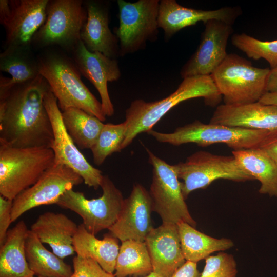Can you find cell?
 <instances>
[{"label":"cell","instance_id":"1","mask_svg":"<svg viewBox=\"0 0 277 277\" xmlns=\"http://www.w3.org/2000/svg\"><path fill=\"white\" fill-rule=\"evenodd\" d=\"M50 89L40 74L0 91V144L16 148L49 147L52 126L44 105Z\"/></svg>","mask_w":277,"mask_h":277},{"label":"cell","instance_id":"2","mask_svg":"<svg viewBox=\"0 0 277 277\" xmlns=\"http://www.w3.org/2000/svg\"><path fill=\"white\" fill-rule=\"evenodd\" d=\"M203 97L206 105L215 106L222 96L211 75H196L183 78L176 90L167 97L146 102L132 101L125 111L126 133L122 150L142 132H147L173 107L185 101Z\"/></svg>","mask_w":277,"mask_h":277},{"label":"cell","instance_id":"3","mask_svg":"<svg viewBox=\"0 0 277 277\" xmlns=\"http://www.w3.org/2000/svg\"><path fill=\"white\" fill-rule=\"evenodd\" d=\"M39 74L46 80L57 98L61 111L77 108L105 121L101 103L82 81L74 62L67 56L48 52L37 57Z\"/></svg>","mask_w":277,"mask_h":277},{"label":"cell","instance_id":"4","mask_svg":"<svg viewBox=\"0 0 277 277\" xmlns=\"http://www.w3.org/2000/svg\"><path fill=\"white\" fill-rule=\"evenodd\" d=\"M147 133L159 142L174 146L195 143L205 147L222 143L233 150L261 148L269 140L275 137L268 131L207 124L198 120L179 127L171 133H162L151 129Z\"/></svg>","mask_w":277,"mask_h":277},{"label":"cell","instance_id":"5","mask_svg":"<svg viewBox=\"0 0 277 277\" xmlns=\"http://www.w3.org/2000/svg\"><path fill=\"white\" fill-rule=\"evenodd\" d=\"M49 147L16 148L0 144V194L13 200L34 185L54 163Z\"/></svg>","mask_w":277,"mask_h":277},{"label":"cell","instance_id":"6","mask_svg":"<svg viewBox=\"0 0 277 277\" xmlns=\"http://www.w3.org/2000/svg\"><path fill=\"white\" fill-rule=\"evenodd\" d=\"M270 70L254 67L246 58L230 53L210 75L224 104L243 105L259 101L267 92Z\"/></svg>","mask_w":277,"mask_h":277},{"label":"cell","instance_id":"7","mask_svg":"<svg viewBox=\"0 0 277 277\" xmlns=\"http://www.w3.org/2000/svg\"><path fill=\"white\" fill-rule=\"evenodd\" d=\"M173 166L178 178L183 180L181 187L185 200L191 192L205 189L216 180L235 182L255 180L233 155H220L205 151H197Z\"/></svg>","mask_w":277,"mask_h":277},{"label":"cell","instance_id":"8","mask_svg":"<svg viewBox=\"0 0 277 277\" xmlns=\"http://www.w3.org/2000/svg\"><path fill=\"white\" fill-rule=\"evenodd\" d=\"M100 187L103 194L98 198L87 199L83 193L71 189L64 193L55 204L78 214L85 228L94 235L114 224L124 201L121 191L108 175H103Z\"/></svg>","mask_w":277,"mask_h":277},{"label":"cell","instance_id":"9","mask_svg":"<svg viewBox=\"0 0 277 277\" xmlns=\"http://www.w3.org/2000/svg\"><path fill=\"white\" fill-rule=\"evenodd\" d=\"M87 18L83 1H49L46 21L34 35L32 44L39 47L58 46L72 51L81 41Z\"/></svg>","mask_w":277,"mask_h":277},{"label":"cell","instance_id":"10","mask_svg":"<svg viewBox=\"0 0 277 277\" xmlns=\"http://www.w3.org/2000/svg\"><path fill=\"white\" fill-rule=\"evenodd\" d=\"M146 150L149 163L153 167L149 191L153 211L160 215L163 223L184 222L195 228L196 223L190 214L173 165L168 164L148 148Z\"/></svg>","mask_w":277,"mask_h":277},{"label":"cell","instance_id":"11","mask_svg":"<svg viewBox=\"0 0 277 277\" xmlns=\"http://www.w3.org/2000/svg\"><path fill=\"white\" fill-rule=\"evenodd\" d=\"M119 26L115 31L120 56L144 49L159 33V0H139L131 3L118 0Z\"/></svg>","mask_w":277,"mask_h":277},{"label":"cell","instance_id":"12","mask_svg":"<svg viewBox=\"0 0 277 277\" xmlns=\"http://www.w3.org/2000/svg\"><path fill=\"white\" fill-rule=\"evenodd\" d=\"M49 0H1L0 23L6 32L5 48H31L45 23Z\"/></svg>","mask_w":277,"mask_h":277},{"label":"cell","instance_id":"13","mask_svg":"<svg viewBox=\"0 0 277 277\" xmlns=\"http://www.w3.org/2000/svg\"><path fill=\"white\" fill-rule=\"evenodd\" d=\"M83 182L81 176L72 169L54 162L34 185L13 200L12 222L33 208L56 204L64 193Z\"/></svg>","mask_w":277,"mask_h":277},{"label":"cell","instance_id":"14","mask_svg":"<svg viewBox=\"0 0 277 277\" xmlns=\"http://www.w3.org/2000/svg\"><path fill=\"white\" fill-rule=\"evenodd\" d=\"M44 102L53 128L51 148L54 153V162L70 168L81 176L86 185L97 189L104 175L87 161L69 135L63 122L57 98L50 89L46 93Z\"/></svg>","mask_w":277,"mask_h":277},{"label":"cell","instance_id":"15","mask_svg":"<svg viewBox=\"0 0 277 277\" xmlns=\"http://www.w3.org/2000/svg\"><path fill=\"white\" fill-rule=\"evenodd\" d=\"M200 44L180 70L183 79L196 75H210L228 54L226 48L232 34V25L217 20L206 22Z\"/></svg>","mask_w":277,"mask_h":277},{"label":"cell","instance_id":"16","mask_svg":"<svg viewBox=\"0 0 277 277\" xmlns=\"http://www.w3.org/2000/svg\"><path fill=\"white\" fill-rule=\"evenodd\" d=\"M152 201L143 186L133 185L130 195L124 199L118 218L109 229L111 235L122 242L126 240L144 242L153 228Z\"/></svg>","mask_w":277,"mask_h":277},{"label":"cell","instance_id":"17","mask_svg":"<svg viewBox=\"0 0 277 277\" xmlns=\"http://www.w3.org/2000/svg\"><path fill=\"white\" fill-rule=\"evenodd\" d=\"M240 7H224L216 10H205L184 7L175 0L160 1L158 26L163 30L165 39L168 40L181 29L196 25L217 20L232 25L242 15Z\"/></svg>","mask_w":277,"mask_h":277},{"label":"cell","instance_id":"18","mask_svg":"<svg viewBox=\"0 0 277 277\" xmlns=\"http://www.w3.org/2000/svg\"><path fill=\"white\" fill-rule=\"evenodd\" d=\"M72 52L74 62L80 73L97 90L104 114L106 116H111L114 114V109L109 94L107 83L118 81L121 76L117 60L99 52L89 51L81 40Z\"/></svg>","mask_w":277,"mask_h":277},{"label":"cell","instance_id":"19","mask_svg":"<svg viewBox=\"0 0 277 277\" xmlns=\"http://www.w3.org/2000/svg\"><path fill=\"white\" fill-rule=\"evenodd\" d=\"M153 272L171 277L186 261L183 255L176 224L164 223L153 228L145 238Z\"/></svg>","mask_w":277,"mask_h":277},{"label":"cell","instance_id":"20","mask_svg":"<svg viewBox=\"0 0 277 277\" xmlns=\"http://www.w3.org/2000/svg\"><path fill=\"white\" fill-rule=\"evenodd\" d=\"M209 123L268 131L277 137V106L259 101L243 105H220Z\"/></svg>","mask_w":277,"mask_h":277},{"label":"cell","instance_id":"21","mask_svg":"<svg viewBox=\"0 0 277 277\" xmlns=\"http://www.w3.org/2000/svg\"><path fill=\"white\" fill-rule=\"evenodd\" d=\"M84 4L87 18L81 40L89 51L116 59L120 56L119 41L109 28L108 7L98 1H87Z\"/></svg>","mask_w":277,"mask_h":277},{"label":"cell","instance_id":"22","mask_svg":"<svg viewBox=\"0 0 277 277\" xmlns=\"http://www.w3.org/2000/svg\"><path fill=\"white\" fill-rule=\"evenodd\" d=\"M78 226L66 215L46 212L40 215L30 230L42 243L48 244L52 252L61 259L73 254V238Z\"/></svg>","mask_w":277,"mask_h":277},{"label":"cell","instance_id":"23","mask_svg":"<svg viewBox=\"0 0 277 277\" xmlns=\"http://www.w3.org/2000/svg\"><path fill=\"white\" fill-rule=\"evenodd\" d=\"M29 230L24 221L7 232L0 246V277H34L27 261L25 243Z\"/></svg>","mask_w":277,"mask_h":277},{"label":"cell","instance_id":"24","mask_svg":"<svg viewBox=\"0 0 277 277\" xmlns=\"http://www.w3.org/2000/svg\"><path fill=\"white\" fill-rule=\"evenodd\" d=\"M73 246L77 255L96 261L106 271L113 273L120 246L117 239L112 235L99 240L89 232L82 223L73 238Z\"/></svg>","mask_w":277,"mask_h":277},{"label":"cell","instance_id":"25","mask_svg":"<svg viewBox=\"0 0 277 277\" xmlns=\"http://www.w3.org/2000/svg\"><path fill=\"white\" fill-rule=\"evenodd\" d=\"M232 154L239 164L260 182V193L277 197V165L263 149L233 150Z\"/></svg>","mask_w":277,"mask_h":277},{"label":"cell","instance_id":"26","mask_svg":"<svg viewBox=\"0 0 277 277\" xmlns=\"http://www.w3.org/2000/svg\"><path fill=\"white\" fill-rule=\"evenodd\" d=\"M0 70L11 76L10 78L1 76L0 91L33 80L40 75L38 59L33 55L31 48H5L0 54Z\"/></svg>","mask_w":277,"mask_h":277},{"label":"cell","instance_id":"27","mask_svg":"<svg viewBox=\"0 0 277 277\" xmlns=\"http://www.w3.org/2000/svg\"><path fill=\"white\" fill-rule=\"evenodd\" d=\"M176 224L182 251L186 261L197 263L205 260L212 253L225 251L234 246L231 239L209 236L184 222Z\"/></svg>","mask_w":277,"mask_h":277},{"label":"cell","instance_id":"28","mask_svg":"<svg viewBox=\"0 0 277 277\" xmlns=\"http://www.w3.org/2000/svg\"><path fill=\"white\" fill-rule=\"evenodd\" d=\"M35 234L29 230L25 243L27 262L39 277H71V266L53 252L47 250Z\"/></svg>","mask_w":277,"mask_h":277},{"label":"cell","instance_id":"29","mask_svg":"<svg viewBox=\"0 0 277 277\" xmlns=\"http://www.w3.org/2000/svg\"><path fill=\"white\" fill-rule=\"evenodd\" d=\"M62 116L67 132L79 149H90L105 124L96 117L77 108L65 110Z\"/></svg>","mask_w":277,"mask_h":277},{"label":"cell","instance_id":"30","mask_svg":"<svg viewBox=\"0 0 277 277\" xmlns=\"http://www.w3.org/2000/svg\"><path fill=\"white\" fill-rule=\"evenodd\" d=\"M152 272V265L145 242H122L116 259L115 277L145 275Z\"/></svg>","mask_w":277,"mask_h":277},{"label":"cell","instance_id":"31","mask_svg":"<svg viewBox=\"0 0 277 277\" xmlns=\"http://www.w3.org/2000/svg\"><path fill=\"white\" fill-rule=\"evenodd\" d=\"M125 133L124 122L118 124H104L97 140L90 149L95 164L101 165L108 156L122 150Z\"/></svg>","mask_w":277,"mask_h":277},{"label":"cell","instance_id":"32","mask_svg":"<svg viewBox=\"0 0 277 277\" xmlns=\"http://www.w3.org/2000/svg\"><path fill=\"white\" fill-rule=\"evenodd\" d=\"M231 39L232 44L248 57L254 60L263 58L270 69L277 67V40L262 41L244 33L233 34Z\"/></svg>","mask_w":277,"mask_h":277},{"label":"cell","instance_id":"33","mask_svg":"<svg viewBox=\"0 0 277 277\" xmlns=\"http://www.w3.org/2000/svg\"><path fill=\"white\" fill-rule=\"evenodd\" d=\"M237 265L232 254L220 252L205 259L200 277H236Z\"/></svg>","mask_w":277,"mask_h":277},{"label":"cell","instance_id":"34","mask_svg":"<svg viewBox=\"0 0 277 277\" xmlns=\"http://www.w3.org/2000/svg\"><path fill=\"white\" fill-rule=\"evenodd\" d=\"M73 272L71 277H115L106 271L94 260L76 255L73 259Z\"/></svg>","mask_w":277,"mask_h":277},{"label":"cell","instance_id":"35","mask_svg":"<svg viewBox=\"0 0 277 277\" xmlns=\"http://www.w3.org/2000/svg\"><path fill=\"white\" fill-rule=\"evenodd\" d=\"M12 200L0 196V246L4 243L9 226L12 223Z\"/></svg>","mask_w":277,"mask_h":277},{"label":"cell","instance_id":"36","mask_svg":"<svg viewBox=\"0 0 277 277\" xmlns=\"http://www.w3.org/2000/svg\"><path fill=\"white\" fill-rule=\"evenodd\" d=\"M197 263L186 261L171 277H200Z\"/></svg>","mask_w":277,"mask_h":277},{"label":"cell","instance_id":"37","mask_svg":"<svg viewBox=\"0 0 277 277\" xmlns=\"http://www.w3.org/2000/svg\"><path fill=\"white\" fill-rule=\"evenodd\" d=\"M261 148L273 160L277 165V137L270 138Z\"/></svg>","mask_w":277,"mask_h":277},{"label":"cell","instance_id":"38","mask_svg":"<svg viewBox=\"0 0 277 277\" xmlns=\"http://www.w3.org/2000/svg\"><path fill=\"white\" fill-rule=\"evenodd\" d=\"M266 91L277 93V67L270 70L267 80Z\"/></svg>","mask_w":277,"mask_h":277},{"label":"cell","instance_id":"39","mask_svg":"<svg viewBox=\"0 0 277 277\" xmlns=\"http://www.w3.org/2000/svg\"><path fill=\"white\" fill-rule=\"evenodd\" d=\"M260 102L277 106V93L266 92L261 98Z\"/></svg>","mask_w":277,"mask_h":277},{"label":"cell","instance_id":"40","mask_svg":"<svg viewBox=\"0 0 277 277\" xmlns=\"http://www.w3.org/2000/svg\"><path fill=\"white\" fill-rule=\"evenodd\" d=\"M144 277H161L154 272H152L149 274L144 276Z\"/></svg>","mask_w":277,"mask_h":277},{"label":"cell","instance_id":"41","mask_svg":"<svg viewBox=\"0 0 277 277\" xmlns=\"http://www.w3.org/2000/svg\"><path fill=\"white\" fill-rule=\"evenodd\" d=\"M37 277H39V276H37Z\"/></svg>","mask_w":277,"mask_h":277}]
</instances>
